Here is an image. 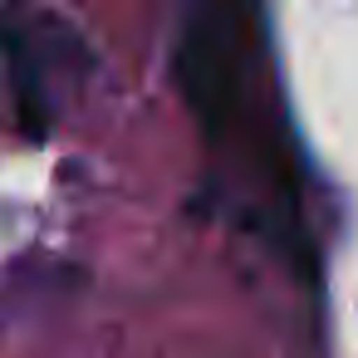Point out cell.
I'll list each match as a JSON object with an SVG mask.
<instances>
[{"label":"cell","mask_w":358,"mask_h":358,"mask_svg":"<svg viewBox=\"0 0 358 358\" xmlns=\"http://www.w3.org/2000/svg\"><path fill=\"white\" fill-rule=\"evenodd\" d=\"M245 25L250 15L241 10H196L177 40L172 74L187 108L206 128V138H221L241 108V30Z\"/></svg>","instance_id":"1"}]
</instances>
